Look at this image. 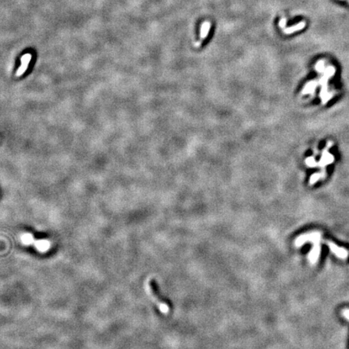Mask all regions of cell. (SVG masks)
I'll use <instances>...</instances> for the list:
<instances>
[{
    "label": "cell",
    "instance_id": "2",
    "mask_svg": "<svg viewBox=\"0 0 349 349\" xmlns=\"http://www.w3.org/2000/svg\"><path fill=\"white\" fill-rule=\"evenodd\" d=\"M146 289L147 294H149V296L151 298V300L155 303V305L157 306L160 312L162 314H169V312H170V306H169V305L158 298V294H156L155 290H154V288L153 287V285H151V283H150V281L149 280L146 283Z\"/></svg>",
    "mask_w": 349,
    "mask_h": 349
},
{
    "label": "cell",
    "instance_id": "1",
    "mask_svg": "<svg viewBox=\"0 0 349 349\" xmlns=\"http://www.w3.org/2000/svg\"><path fill=\"white\" fill-rule=\"evenodd\" d=\"M20 240L24 245H34L36 249L41 253H45L49 251L51 247V243L47 239H38L36 240L34 236L30 233H24L20 236Z\"/></svg>",
    "mask_w": 349,
    "mask_h": 349
},
{
    "label": "cell",
    "instance_id": "5",
    "mask_svg": "<svg viewBox=\"0 0 349 349\" xmlns=\"http://www.w3.org/2000/svg\"><path fill=\"white\" fill-rule=\"evenodd\" d=\"M320 242H321V240L315 241L314 243H313V247H312V249H311V251H310V254H309V261L312 264H316L318 260V258H319L320 252H321Z\"/></svg>",
    "mask_w": 349,
    "mask_h": 349
},
{
    "label": "cell",
    "instance_id": "8",
    "mask_svg": "<svg viewBox=\"0 0 349 349\" xmlns=\"http://www.w3.org/2000/svg\"><path fill=\"white\" fill-rule=\"evenodd\" d=\"M31 59H32V55H31L30 53H26V54L22 56L21 58H20V61H21V66H19V68L18 69L17 71H16V74H15L16 76L19 77V76H21L22 75H23V73L25 72L26 70L28 69V64H29Z\"/></svg>",
    "mask_w": 349,
    "mask_h": 349
},
{
    "label": "cell",
    "instance_id": "15",
    "mask_svg": "<svg viewBox=\"0 0 349 349\" xmlns=\"http://www.w3.org/2000/svg\"><path fill=\"white\" fill-rule=\"evenodd\" d=\"M279 25L281 28H283V29L284 28H285V26H286V19H285V18H282V19L280 20Z\"/></svg>",
    "mask_w": 349,
    "mask_h": 349
},
{
    "label": "cell",
    "instance_id": "11",
    "mask_svg": "<svg viewBox=\"0 0 349 349\" xmlns=\"http://www.w3.org/2000/svg\"><path fill=\"white\" fill-rule=\"evenodd\" d=\"M316 86H317V84H316L315 82H310V83H308L306 84V86L305 87L304 89H303L302 94H308V93L313 94L314 92L315 88H316Z\"/></svg>",
    "mask_w": 349,
    "mask_h": 349
},
{
    "label": "cell",
    "instance_id": "7",
    "mask_svg": "<svg viewBox=\"0 0 349 349\" xmlns=\"http://www.w3.org/2000/svg\"><path fill=\"white\" fill-rule=\"evenodd\" d=\"M327 245L331 251L337 256V257L340 258V259H346L348 256V251L347 250L343 248V247H338L336 244H335L332 242H327Z\"/></svg>",
    "mask_w": 349,
    "mask_h": 349
},
{
    "label": "cell",
    "instance_id": "4",
    "mask_svg": "<svg viewBox=\"0 0 349 349\" xmlns=\"http://www.w3.org/2000/svg\"><path fill=\"white\" fill-rule=\"evenodd\" d=\"M335 74V68L333 67V66H329V67H327V68L326 69V70H325V73H324V76L322 77V79H321V81H320V83L322 84V92H321V98L322 99V100H323V99L326 97V82H327V79L330 78V77H331L332 75H334Z\"/></svg>",
    "mask_w": 349,
    "mask_h": 349
},
{
    "label": "cell",
    "instance_id": "12",
    "mask_svg": "<svg viewBox=\"0 0 349 349\" xmlns=\"http://www.w3.org/2000/svg\"><path fill=\"white\" fill-rule=\"evenodd\" d=\"M306 163L309 166H318V163L315 162L314 158L313 157H309L306 159Z\"/></svg>",
    "mask_w": 349,
    "mask_h": 349
},
{
    "label": "cell",
    "instance_id": "6",
    "mask_svg": "<svg viewBox=\"0 0 349 349\" xmlns=\"http://www.w3.org/2000/svg\"><path fill=\"white\" fill-rule=\"evenodd\" d=\"M332 146L331 142H329L327 143V146H326V147L325 148V150L322 151V155L319 162L318 163V166L324 167V166L328 165V164L332 163V162H333V161H334V156L332 155L331 154L328 153L329 146Z\"/></svg>",
    "mask_w": 349,
    "mask_h": 349
},
{
    "label": "cell",
    "instance_id": "13",
    "mask_svg": "<svg viewBox=\"0 0 349 349\" xmlns=\"http://www.w3.org/2000/svg\"><path fill=\"white\" fill-rule=\"evenodd\" d=\"M320 177H321V175H320L319 173H315V174H314L312 176L310 177V184H314V183H316L317 182V180L318 179H319Z\"/></svg>",
    "mask_w": 349,
    "mask_h": 349
},
{
    "label": "cell",
    "instance_id": "16",
    "mask_svg": "<svg viewBox=\"0 0 349 349\" xmlns=\"http://www.w3.org/2000/svg\"><path fill=\"white\" fill-rule=\"evenodd\" d=\"M343 314L347 320H349V310L348 309H345L344 310H343Z\"/></svg>",
    "mask_w": 349,
    "mask_h": 349
},
{
    "label": "cell",
    "instance_id": "3",
    "mask_svg": "<svg viewBox=\"0 0 349 349\" xmlns=\"http://www.w3.org/2000/svg\"><path fill=\"white\" fill-rule=\"evenodd\" d=\"M321 233L318 232V231L302 234V235L297 238V239L295 240V246L296 247H302L304 243H308V242L314 243L315 241L321 240Z\"/></svg>",
    "mask_w": 349,
    "mask_h": 349
},
{
    "label": "cell",
    "instance_id": "17",
    "mask_svg": "<svg viewBox=\"0 0 349 349\" xmlns=\"http://www.w3.org/2000/svg\"><path fill=\"white\" fill-rule=\"evenodd\" d=\"M347 1H348V2H349V0H347Z\"/></svg>",
    "mask_w": 349,
    "mask_h": 349
},
{
    "label": "cell",
    "instance_id": "10",
    "mask_svg": "<svg viewBox=\"0 0 349 349\" xmlns=\"http://www.w3.org/2000/svg\"><path fill=\"white\" fill-rule=\"evenodd\" d=\"M210 28H211V23H210V22L205 21L202 23V25H201V28H200V39H201L202 41H203V40H204V38H205V37H206V36L209 35V30H210Z\"/></svg>",
    "mask_w": 349,
    "mask_h": 349
},
{
    "label": "cell",
    "instance_id": "14",
    "mask_svg": "<svg viewBox=\"0 0 349 349\" xmlns=\"http://www.w3.org/2000/svg\"><path fill=\"white\" fill-rule=\"evenodd\" d=\"M315 69H316V70H318V72H322V70H324V61L320 60L319 62L316 64Z\"/></svg>",
    "mask_w": 349,
    "mask_h": 349
},
{
    "label": "cell",
    "instance_id": "9",
    "mask_svg": "<svg viewBox=\"0 0 349 349\" xmlns=\"http://www.w3.org/2000/svg\"><path fill=\"white\" fill-rule=\"evenodd\" d=\"M306 22L302 21L299 23H297V24L294 25L293 27L284 28L283 29L284 33H285V34H292V33H294V32H295L296 31H300V30L303 29V28L306 27Z\"/></svg>",
    "mask_w": 349,
    "mask_h": 349
}]
</instances>
